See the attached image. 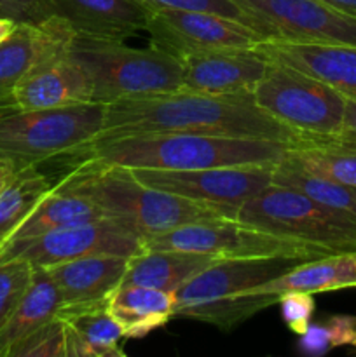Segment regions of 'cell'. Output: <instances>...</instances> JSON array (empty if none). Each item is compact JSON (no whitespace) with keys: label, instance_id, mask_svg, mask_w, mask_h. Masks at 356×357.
<instances>
[{"label":"cell","instance_id":"1","mask_svg":"<svg viewBox=\"0 0 356 357\" xmlns=\"http://www.w3.org/2000/svg\"><path fill=\"white\" fill-rule=\"evenodd\" d=\"M152 132L272 139L286 143L288 146L304 139L295 131L265 114L255 103L253 93L209 96L178 89L107 105L103 129L96 142Z\"/></svg>","mask_w":356,"mask_h":357},{"label":"cell","instance_id":"2","mask_svg":"<svg viewBox=\"0 0 356 357\" xmlns=\"http://www.w3.org/2000/svg\"><path fill=\"white\" fill-rule=\"evenodd\" d=\"M288 145L272 139L234 136L152 132L105 138L82 153L87 162L128 169L192 171L208 167L276 164Z\"/></svg>","mask_w":356,"mask_h":357},{"label":"cell","instance_id":"3","mask_svg":"<svg viewBox=\"0 0 356 357\" xmlns=\"http://www.w3.org/2000/svg\"><path fill=\"white\" fill-rule=\"evenodd\" d=\"M61 183L87 195L107 218L124 223L143 241L187 223L223 218L208 206L140 183L126 167L80 160Z\"/></svg>","mask_w":356,"mask_h":357},{"label":"cell","instance_id":"4","mask_svg":"<svg viewBox=\"0 0 356 357\" xmlns=\"http://www.w3.org/2000/svg\"><path fill=\"white\" fill-rule=\"evenodd\" d=\"M304 258H223L175 291L173 319L199 321L232 331L257 312L278 303L255 288L302 264Z\"/></svg>","mask_w":356,"mask_h":357},{"label":"cell","instance_id":"5","mask_svg":"<svg viewBox=\"0 0 356 357\" xmlns=\"http://www.w3.org/2000/svg\"><path fill=\"white\" fill-rule=\"evenodd\" d=\"M105 107L84 103L42 110L0 108V159L23 167L59 155H82L103 129Z\"/></svg>","mask_w":356,"mask_h":357},{"label":"cell","instance_id":"6","mask_svg":"<svg viewBox=\"0 0 356 357\" xmlns=\"http://www.w3.org/2000/svg\"><path fill=\"white\" fill-rule=\"evenodd\" d=\"M70 56L86 70L93 101L101 105L171 93L181 87L180 59L152 45L136 49L124 42L75 38Z\"/></svg>","mask_w":356,"mask_h":357},{"label":"cell","instance_id":"7","mask_svg":"<svg viewBox=\"0 0 356 357\" xmlns=\"http://www.w3.org/2000/svg\"><path fill=\"white\" fill-rule=\"evenodd\" d=\"M236 220L328 253H356V218L281 185L271 183L253 195Z\"/></svg>","mask_w":356,"mask_h":357},{"label":"cell","instance_id":"8","mask_svg":"<svg viewBox=\"0 0 356 357\" xmlns=\"http://www.w3.org/2000/svg\"><path fill=\"white\" fill-rule=\"evenodd\" d=\"M253 100L265 114L304 139L334 138L341 131L344 94L292 66L269 63L255 86Z\"/></svg>","mask_w":356,"mask_h":357},{"label":"cell","instance_id":"9","mask_svg":"<svg viewBox=\"0 0 356 357\" xmlns=\"http://www.w3.org/2000/svg\"><path fill=\"white\" fill-rule=\"evenodd\" d=\"M149 250H180L218 258H316L334 253L302 241L271 234L236 218H216L187 223L143 241Z\"/></svg>","mask_w":356,"mask_h":357},{"label":"cell","instance_id":"10","mask_svg":"<svg viewBox=\"0 0 356 357\" xmlns=\"http://www.w3.org/2000/svg\"><path fill=\"white\" fill-rule=\"evenodd\" d=\"M264 40L356 45V16L321 0H234Z\"/></svg>","mask_w":356,"mask_h":357},{"label":"cell","instance_id":"11","mask_svg":"<svg viewBox=\"0 0 356 357\" xmlns=\"http://www.w3.org/2000/svg\"><path fill=\"white\" fill-rule=\"evenodd\" d=\"M128 169V167H126ZM140 183L205 204L223 218H237L246 201L272 183L274 164L192 171L129 169Z\"/></svg>","mask_w":356,"mask_h":357},{"label":"cell","instance_id":"12","mask_svg":"<svg viewBox=\"0 0 356 357\" xmlns=\"http://www.w3.org/2000/svg\"><path fill=\"white\" fill-rule=\"evenodd\" d=\"M143 250V239L138 234L117 220L103 218L40 236L7 241L0 244V261L20 258L30 261L31 267H51L91 255L133 257Z\"/></svg>","mask_w":356,"mask_h":357},{"label":"cell","instance_id":"13","mask_svg":"<svg viewBox=\"0 0 356 357\" xmlns=\"http://www.w3.org/2000/svg\"><path fill=\"white\" fill-rule=\"evenodd\" d=\"M145 31L152 47L180 61L199 52L253 47L264 40L258 31L241 21L195 9H152Z\"/></svg>","mask_w":356,"mask_h":357},{"label":"cell","instance_id":"14","mask_svg":"<svg viewBox=\"0 0 356 357\" xmlns=\"http://www.w3.org/2000/svg\"><path fill=\"white\" fill-rule=\"evenodd\" d=\"M75 33L59 17L38 23H16L0 42V108L14 107L13 93L17 84L37 66L70 51Z\"/></svg>","mask_w":356,"mask_h":357},{"label":"cell","instance_id":"15","mask_svg":"<svg viewBox=\"0 0 356 357\" xmlns=\"http://www.w3.org/2000/svg\"><path fill=\"white\" fill-rule=\"evenodd\" d=\"M181 91L209 96L253 93L269 68V58L258 49L234 47L199 52L181 59Z\"/></svg>","mask_w":356,"mask_h":357},{"label":"cell","instance_id":"16","mask_svg":"<svg viewBox=\"0 0 356 357\" xmlns=\"http://www.w3.org/2000/svg\"><path fill=\"white\" fill-rule=\"evenodd\" d=\"M150 10L140 0H40L42 20L59 17L87 40L126 42L145 30Z\"/></svg>","mask_w":356,"mask_h":357},{"label":"cell","instance_id":"17","mask_svg":"<svg viewBox=\"0 0 356 357\" xmlns=\"http://www.w3.org/2000/svg\"><path fill=\"white\" fill-rule=\"evenodd\" d=\"M13 103L17 108L42 110L96 101H93V89L86 70L70 56L68 51L42 63L28 73L14 89Z\"/></svg>","mask_w":356,"mask_h":357},{"label":"cell","instance_id":"18","mask_svg":"<svg viewBox=\"0 0 356 357\" xmlns=\"http://www.w3.org/2000/svg\"><path fill=\"white\" fill-rule=\"evenodd\" d=\"M258 49L271 61L309 73L342 94H356V45L262 40Z\"/></svg>","mask_w":356,"mask_h":357},{"label":"cell","instance_id":"19","mask_svg":"<svg viewBox=\"0 0 356 357\" xmlns=\"http://www.w3.org/2000/svg\"><path fill=\"white\" fill-rule=\"evenodd\" d=\"M131 257L91 255L61 264L42 267L56 282L63 307L82 305L110 298L122 284V278Z\"/></svg>","mask_w":356,"mask_h":357},{"label":"cell","instance_id":"20","mask_svg":"<svg viewBox=\"0 0 356 357\" xmlns=\"http://www.w3.org/2000/svg\"><path fill=\"white\" fill-rule=\"evenodd\" d=\"M66 357H126L128 338L108 310V300L61 307Z\"/></svg>","mask_w":356,"mask_h":357},{"label":"cell","instance_id":"21","mask_svg":"<svg viewBox=\"0 0 356 357\" xmlns=\"http://www.w3.org/2000/svg\"><path fill=\"white\" fill-rule=\"evenodd\" d=\"M220 260L223 258L206 253H194V251L145 248L129 258L121 286L138 284L175 293L188 279Z\"/></svg>","mask_w":356,"mask_h":357},{"label":"cell","instance_id":"22","mask_svg":"<svg viewBox=\"0 0 356 357\" xmlns=\"http://www.w3.org/2000/svg\"><path fill=\"white\" fill-rule=\"evenodd\" d=\"M344 288H356V253H337L302 261L286 274L255 288L251 295L279 298L286 291L316 295Z\"/></svg>","mask_w":356,"mask_h":357},{"label":"cell","instance_id":"23","mask_svg":"<svg viewBox=\"0 0 356 357\" xmlns=\"http://www.w3.org/2000/svg\"><path fill=\"white\" fill-rule=\"evenodd\" d=\"M175 293L138 284L119 286L108 298V310L126 338H143L173 319Z\"/></svg>","mask_w":356,"mask_h":357},{"label":"cell","instance_id":"24","mask_svg":"<svg viewBox=\"0 0 356 357\" xmlns=\"http://www.w3.org/2000/svg\"><path fill=\"white\" fill-rule=\"evenodd\" d=\"M103 218L107 216L96 202L58 181L7 241L40 236L51 230L68 229V227L84 225V223L98 222Z\"/></svg>","mask_w":356,"mask_h":357},{"label":"cell","instance_id":"25","mask_svg":"<svg viewBox=\"0 0 356 357\" xmlns=\"http://www.w3.org/2000/svg\"><path fill=\"white\" fill-rule=\"evenodd\" d=\"M61 307V295L51 275L45 268L34 267L30 288L0 330V357L9 356L24 337L54 319Z\"/></svg>","mask_w":356,"mask_h":357},{"label":"cell","instance_id":"26","mask_svg":"<svg viewBox=\"0 0 356 357\" xmlns=\"http://www.w3.org/2000/svg\"><path fill=\"white\" fill-rule=\"evenodd\" d=\"M290 162L325 178L356 188V143L334 138H306L288 146Z\"/></svg>","mask_w":356,"mask_h":357},{"label":"cell","instance_id":"27","mask_svg":"<svg viewBox=\"0 0 356 357\" xmlns=\"http://www.w3.org/2000/svg\"><path fill=\"white\" fill-rule=\"evenodd\" d=\"M54 185L38 166H23L14 173L0 192V244L13 236Z\"/></svg>","mask_w":356,"mask_h":357},{"label":"cell","instance_id":"28","mask_svg":"<svg viewBox=\"0 0 356 357\" xmlns=\"http://www.w3.org/2000/svg\"><path fill=\"white\" fill-rule=\"evenodd\" d=\"M272 183L293 188V190L311 197L313 201L320 202L325 208H330L334 211L344 213V215L356 218L355 187H348V185L339 183L330 178L321 176V174L311 173V171L290 162L285 155L279 162L274 164Z\"/></svg>","mask_w":356,"mask_h":357},{"label":"cell","instance_id":"29","mask_svg":"<svg viewBox=\"0 0 356 357\" xmlns=\"http://www.w3.org/2000/svg\"><path fill=\"white\" fill-rule=\"evenodd\" d=\"M339 347L356 349V316L337 314L311 323L299 338V349L309 356H325Z\"/></svg>","mask_w":356,"mask_h":357},{"label":"cell","instance_id":"30","mask_svg":"<svg viewBox=\"0 0 356 357\" xmlns=\"http://www.w3.org/2000/svg\"><path fill=\"white\" fill-rule=\"evenodd\" d=\"M34 279V267L30 261L14 260L0 261V330L20 305L24 293Z\"/></svg>","mask_w":356,"mask_h":357},{"label":"cell","instance_id":"31","mask_svg":"<svg viewBox=\"0 0 356 357\" xmlns=\"http://www.w3.org/2000/svg\"><path fill=\"white\" fill-rule=\"evenodd\" d=\"M7 357H66L65 328L58 316L24 337Z\"/></svg>","mask_w":356,"mask_h":357},{"label":"cell","instance_id":"32","mask_svg":"<svg viewBox=\"0 0 356 357\" xmlns=\"http://www.w3.org/2000/svg\"><path fill=\"white\" fill-rule=\"evenodd\" d=\"M278 303L288 330L300 337L313 323L314 309H316L313 295L304 291H286L279 295Z\"/></svg>","mask_w":356,"mask_h":357},{"label":"cell","instance_id":"33","mask_svg":"<svg viewBox=\"0 0 356 357\" xmlns=\"http://www.w3.org/2000/svg\"><path fill=\"white\" fill-rule=\"evenodd\" d=\"M149 9H195L222 14L248 24L246 16L234 0H140Z\"/></svg>","mask_w":356,"mask_h":357},{"label":"cell","instance_id":"34","mask_svg":"<svg viewBox=\"0 0 356 357\" xmlns=\"http://www.w3.org/2000/svg\"><path fill=\"white\" fill-rule=\"evenodd\" d=\"M0 17L16 23H38L42 21L40 0H0Z\"/></svg>","mask_w":356,"mask_h":357},{"label":"cell","instance_id":"35","mask_svg":"<svg viewBox=\"0 0 356 357\" xmlns=\"http://www.w3.org/2000/svg\"><path fill=\"white\" fill-rule=\"evenodd\" d=\"M337 138L356 143V94H344V114Z\"/></svg>","mask_w":356,"mask_h":357},{"label":"cell","instance_id":"36","mask_svg":"<svg viewBox=\"0 0 356 357\" xmlns=\"http://www.w3.org/2000/svg\"><path fill=\"white\" fill-rule=\"evenodd\" d=\"M20 169V167L16 166V164L9 162V160H3L0 159V192L6 188V185L9 183L10 178L14 176V173Z\"/></svg>","mask_w":356,"mask_h":357},{"label":"cell","instance_id":"37","mask_svg":"<svg viewBox=\"0 0 356 357\" xmlns=\"http://www.w3.org/2000/svg\"><path fill=\"white\" fill-rule=\"evenodd\" d=\"M321 2L328 3V6L342 10V13H348L351 14V16H356V0H321Z\"/></svg>","mask_w":356,"mask_h":357},{"label":"cell","instance_id":"38","mask_svg":"<svg viewBox=\"0 0 356 357\" xmlns=\"http://www.w3.org/2000/svg\"><path fill=\"white\" fill-rule=\"evenodd\" d=\"M14 26H16V21L7 20V17H0V42L14 30Z\"/></svg>","mask_w":356,"mask_h":357}]
</instances>
